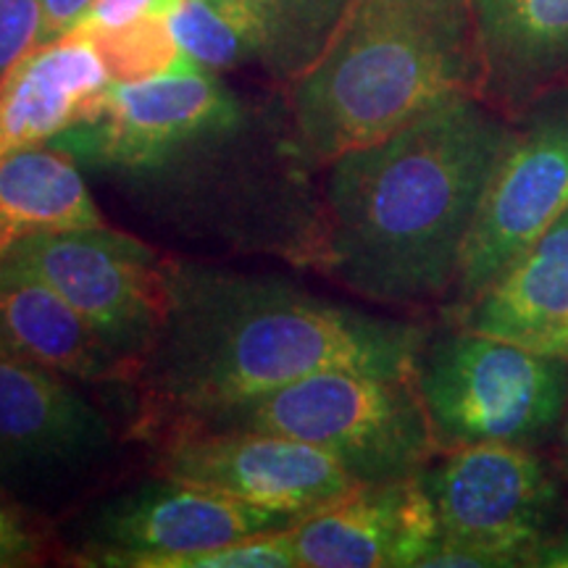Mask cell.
Wrapping results in <instances>:
<instances>
[{
  "instance_id": "6da1fadb",
  "label": "cell",
  "mask_w": 568,
  "mask_h": 568,
  "mask_svg": "<svg viewBox=\"0 0 568 568\" xmlns=\"http://www.w3.org/2000/svg\"><path fill=\"white\" fill-rule=\"evenodd\" d=\"M48 145L184 237L322 264L324 211L311 182L318 163L293 113L264 116L201 63L182 59L111 82L88 116Z\"/></svg>"
},
{
  "instance_id": "7a4b0ae2",
  "label": "cell",
  "mask_w": 568,
  "mask_h": 568,
  "mask_svg": "<svg viewBox=\"0 0 568 568\" xmlns=\"http://www.w3.org/2000/svg\"><path fill=\"white\" fill-rule=\"evenodd\" d=\"M166 301L130 387L134 432L193 422L316 372L414 376L429 329L326 301L276 274L166 258Z\"/></svg>"
},
{
  "instance_id": "3957f363",
  "label": "cell",
  "mask_w": 568,
  "mask_h": 568,
  "mask_svg": "<svg viewBox=\"0 0 568 568\" xmlns=\"http://www.w3.org/2000/svg\"><path fill=\"white\" fill-rule=\"evenodd\" d=\"M514 119L453 98L326 163L318 268L382 305L447 301Z\"/></svg>"
},
{
  "instance_id": "277c9868",
  "label": "cell",
  "mask_w": 568,
  "mask_h": 568,
  "mask_svg": "<svg viewBox=\"0 0 568 568\" xmlns=\"http://www.w3.org/2000/svg\"><path fill=\"white\" fill-rule=\"evenodd\" d=\"M479 90L471 0H351L329 48L290 88L287 105L322 166Z\"/></svg>"
},
{
  "instance_id": "5b68a950",
  "label": "cell",
  "mask_w": 568,
  "mask_h": 568,
  "mask_svg": "<svg viewBox=\"0 0 568 568\" xmlns=\"http://www.w3.org/2000/svg\"><path fill=\"white\" fill-rule=\"evenodd\" d=\"M187 424L301 439L337 458L358 485L418 477L439 456L414 376L355 368L316 372Z\"/></svg>"
},
{
  "instance_id": "8992f818",
  "label": "cell",
  "mask_w": 568,
  "mask_h": 568,
  "mask_svg": "<svg viewBox=\"0 0 568 568\" xmlns=\"http://www.w3.org/2000/svg\"><path fill=\"white\" fill-rule=\"evenodd\" d=\"M414 382L437 450L545 445L568 408V361L453 324L429 335Z\"/></svg>"
},
{
  "instance_id": "52a82bcc",
  "label": "cell",
  "mask_w": 568,
  "mask_h": 568,
  "mask_svg": "<svg viewBox=\"0 0 568 568\" xmlns=\"http://www.w3.org/2000/svg\"><path fill=\"white\" fill-rule=\"evenodd\" d=\"M566 211L568 88H560L514 119V134L481 201L447 297L453 322Z\"/></svg>"
},
{
  "instance_id": "ba28073f",
  "label": "cell",
  "mask_w": 568,
  "mask_h": 568,
  "mask_svg": "<svg viewBox=\"0 0 568 568\" xmlns=\"http://www.w3.org/2000/svg\"><path fill=\"white\" fill-rule=\"evenodd\" d=\"M0 261L40 276L132 368L153 343L166 301V258L134 234L109 224L40 232Z\"/></svg>"
},
{
  "instance_id": "9c48e42d",
  "label": "cell",
  "mask_w": 568,
  "mask_h": 568,
  "mask_svg": "<svg viewBox=\"0 0 568 568\" xmlns=\"http://www.w3.org/2000/svg\"><path fill=\"white\" fill-rule=\"evenodd\" d=\"M142 439L151 443L161 477L213 489L293 521L358 487L329 453L272 432L180 422Z\"/></svg>"
},
{
  "instance_id": "30bf717a",
  "label": "cell",
  "mask_w": 568,
  "mask_h": 568,
  "mask_svg": "<svg viewBox=\"0 0 568 568\" xmlns=\"http://www.w3.org/2000/svg\"><path fill=\"white\" fill-rule=\"evenodd\" d=\"M439 537L481 550L503 568L529 566L558 529L564 495L535 447L471 445L439 453L422 474Z\"/></svg>"
},
{
  "instance_id": "8fae6325",
  "label": "cell",
  "mask_w": 568,
  "mask_h": 568,
  "mask_svg": "<svg viewBox=\"0 0 568 568\" xmlns=\"http://www.w3.org/2000/svg\"><path fill=\"white\" fill-rule=\"evenodd\" d=\"M293 518L245 506L213 489L163 477L101 500L77 529L74 564L92 568H166L174 558L219 548Z\"/></svg>"
},
{
  "instance_id": "7c38bea8",
  "label": "cell",
  "mask_w": 568,
  "mask_h": 568,
  "mask_svg": "<svg viewBox=\"0 0 568 568\" xmlns=\"http://www.w3.org/2000/svg\"><path fill=\"white\" fill-rule=\"evenodd\" d=\"M351 0H176L166 27L182 55L211 71L258 69L290 88L339 30Z\"/></svg>"
},
{
  "instance_id": "4fadbf2b",
  "label": "cell",
  "mask_w": 568,
  "mask_h": 568,
  "mask_svg": "<svg viewBox=\"0 0 568 568\" xmlns=\"http://www.w3.org/2000/svg\"><path fill=\"white\" fill-rule=\"evenodd\" d=\"M74 385L0 347V474L80 479L109 460V418Z\"/></svg>"
},
{
  "instance_id": "5bb4252c",
  "label": "cell",
  "mask_w": 568,
  "mask_h": 568,
  "mask_svg": "<svg viewBox=\"0 0 568 568\" xmlns=\"http://www.w3.org/2000/svg\"><path fill=\"white\" fill-rule=\"evenodd\" d=\"M301 568H418L439 521L418 477L358 485L290 527Z\"/></svg>"
},
{
  "instance_id": "9a60e30c",
  "label": "cell",
  "mask_w": 568,
  "mask_h": 568,
  "mask_svg": "<svg viewBox=\"0 0 568 568\" xmlns=\"http://www.w3.org/2000/svg\"><path fill=\"white\" fill-rule=\"evenodd\" d=\"M113 82L92 34L38 42L0 74V159L48 145L74 126Z\"/></svg>"
},
{
  "instance_id": "2e32d148",
  "label": "cell",
  "mask_w": 568,
  "mask_h": 568,
  "mask_svg": "<svg viewBox=\"0 0 568 568\" xmlns=\"http://www.w3.org/2000/svg\"><path fill=\"white\" fill-rule=\"evenodd\" d=\"M481 59L479 95L518 119L568 88V0H471Z\"/></svg>"
},
{
  "instance_id": "e0dca14e",
  "label": "cell",
  "mask_w": 568,
  "mask_h": 568,
  "mask_svg": "<svg viewBox=\"0 0 568 568\" xmlns=\"http://www.w3.org/2000/svg\"><path fill=\"white\" fill-rule=\"evenodd\" d=\"M0 347L77 385L130 387L134 368L51 284L0 261Z\"/></svg>"
},
{
  "instance_id": "ac0fdd59",
  "label": "cell",
  "mask_w": 568,
  "mask_h": 568,
  "mask_svg": "<svg viewBox=\"0 0 568 568\" xmlns=\"http://www.w3.org/2000/svg\"><path fill=\"white\" fill-rule=\"evenodd\" d=\"M456 324L568 361V211Z\"/></svg>"
},
{
  "instance_id": "d6986e66",
  "label": "cell",
  "mask_w": 568,
  "mask_h": 568,
  "mask_svg": "<svg viewBox=\"0 0 568 568\" xmlns=\"http://www.w3.org/2000/svg\"><path fill=\"white\" fill-rule=\"evenodd\" d=\"M105 224L80 163L53 145L0 159V255L40 232Z\"/></svg>"
},
{
  "instance_id": "ffe728a7",
  "label": "cell",
  "mask_w": 568,
  "mask_h": 568,
  "mask_svg": "<svg viewBox=\"0 0 568 568\" xmlns=\"http://www.w3.org/2000/svg\"><path fill=\"white\" fill-rule=\"evenodd\" d=\"M45 556V535L27 508L0 493V568L34 566Z\"/></svg>"
},
{
  "instance_id": "44dd1931",
  "label": "cell",
  "mask_w": 568,
  "mask_h": 568,
  "mask_svg": "<svg viewBox=\"0 0 568 568\" xmlns=\"http://www.w3.org/2000/svg\"><path fill=\"white\" fill-rule=\"evenodd\" d=\"M40 24V0H0V74L38 45Z\"/></svg>"
},
{
  "instance_id": "7402d4cb",
  "label": "cell",
  "mask_w": 568,
  "mask_h": 568,
  "mask_svg": "<svg viewBox=\"0 0 568 568\" xmlns=\"http://www.w3.org/2000/svg\"><path fill=\"white\" fill-rule=\"evenodd\" d=\"M176 0H95L77 30L88 34H111L138 21L166 17Z\"/></svg>"
},
{
  "instance_id": "603a6c76",
  "label": "cell",
  "mask_w": 568,
  "mask_h": 568,
  "mask_svg": "<svg viewBox=\"0 0 568 568\" xmlns=\"http://www.w3.org/2000/svg\"><path fill=\"white\" fill-rule=\"evenodd\" d=\"M92 3L95 0H40L42 24L38 42H51L74 32L82 24V19L88 17Z\"/></svg>"
},
{
  "instance_id": "cb8c5ba5",
  "label": "cell",
  "mask_w": 568,
  "mask_h": 568,
  "mask_svg": "<svg viewBox=\"0 0 568 568\" xmlns=\"http://www.w3.org/2000/svg\"><path fill=\"white\" fill-rule=\"evenodd\" d=\"M529 566L568 568V527L550 531V535L537 545V550L531 552Z\"/></svg>"
},
{
  "instance_id": "d4e9b609",
  "label": "cell",
  "mask_w": 568,
  "mask_h": 568,
  "mask_svg": "<svg viewBox=\"0 0 568 568\" xmlns=\"http://www.w3.org/2000/svg\"><path fill=\"white\" fill-rule=\"evenodd\" d=\"M560 447H564V474L568 479V408H566L564 424H560Z\"/></svg>"
}]
</instances>
